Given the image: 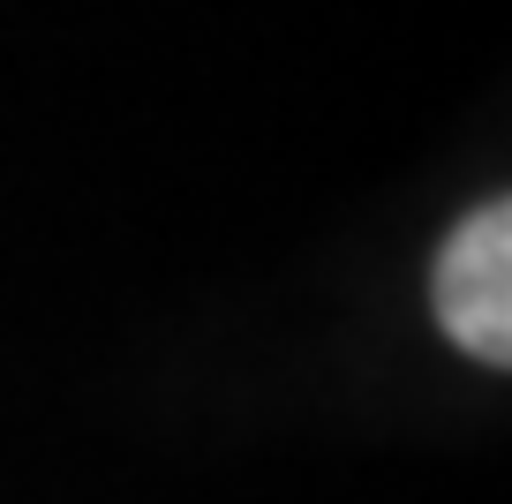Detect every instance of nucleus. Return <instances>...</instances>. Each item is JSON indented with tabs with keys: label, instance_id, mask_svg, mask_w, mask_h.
<instances>
[{
	"label": "nucleus",
	"instance_id": "f257e3e1",
	"mask_svg": "<svg viewBox=\"0 0 512 504\" xmlns=\"http://www.w3.org/2000/svg\"><path fill=\"white\" fill-rule=\"evenodd\" d=\"M437 316L475 362H512V211L482 204L437 256Z\"/></svg>",
	"mask_w": 512,
	"mask_h": 504
}]
</instances>
